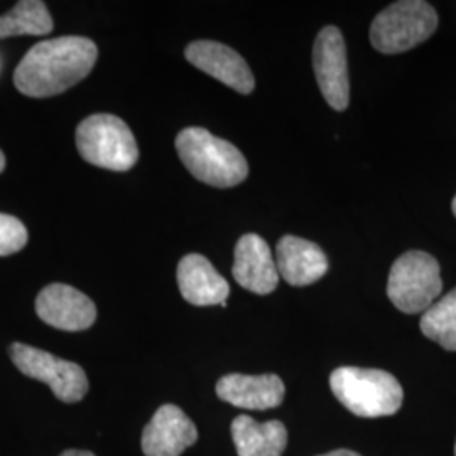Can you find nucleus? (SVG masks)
<instances>
[{
    "instance_id": "nucleus-8",
    "label": "nucleus",
    "mask_w": 456,
    "mask_h": 456,
    "mask_svg": "<svg viewBox=\"0 0 456 456\" xmlns=\"http://www.w3.org/2000/svg\"><path fill=\"white\" fill-rule=\"evenodd\" d=\"M313 68L316 82L328 105L338 112L345 110L350 102V82L346 46L338 28H323L313 48Z\"/></svg>"
},
{
    "instance_id": "nucleus-11",
    "label": "nucleus",
    "mask_w": 456,
    "mask_h": 456,
    "mask_svg": "<svg viewBox=\"0 0 456 456\" xmlns=\"http://www.w3.org/2000/svg\"><path fill=\"white\" fill-rule=\"evenodd\" d=\"M196 440L193 421L178 406L164 404L144 428L142 452L146 456H180Z\"/></svg>"
},
{
    "instance_id": "nucleus-4",
    "label": "nucleus",
    "mask_w": 456,
    "mask_h": 456,
    "mask_svg": "<svg viewBox=\"0 0 456 456\" xmlns=\"http://www.w3.org/2000/svg\"><path fill=\"white\" fill-rule=\"evenodd\" d=\"M77 149L86 163L110 171H129L139 161L135 137L117 115L86 117L77 127Z\"/></svg>"
},
{
    "instance_id": "nucleus-22",
    "label": "nucleus",
    "mask_w": 456,
    "mask_h": 456,
    "mask_svg": "<svg viewBox=\"0 0 456 456\" xmlns=\"http://www.w3.org/2000/svg\"><path fill=\"white\" fill-rule=\"evenodd\" d=\"M4 169H5V156H4V152L0 151V175H2Z\"/></svg>"
},
{
    "instance_id": "nucleus-2",
    "label": "nucleus",
    "mask_w": 456,
    "mask_h": 456,
    "mask_svg": "<svg viewBox=\"0 0 456 456\" xmlns=\"http://www.w3.org/2000/svg\"><path fill=\"white\" fill-rule=\"evenodd\" d=\"M176 151L196 180L215 188L237 186L248 176L244 154L207 129H183L176 137Z\"/></svg>"
},
{
    "instance_id": "nucleus-21",
    "label": "nucleus",
    "mask_w": 456,
    "mask_h": 456,
    "mask_svg": "<svg viewBox=\"0 0 456 456\" xmlns=\"http://www.w3.org/2000/svg\"><path fill=\"white\" fill-rule=\"evenodd\" d=\"M60 456H95L90 452H83V450H68L65 453H61Z\"/></svg>"
},
{
    "instance_id": "nucleus-3",
    "label": "nucleus",
    "mask_w": 456,
    "mask_h": 456,
    "mask_svg": "<svg viewBox=\"0 0 456 456\" xmlns=\"http://www.w3.org/2000/svg\"><path fill=\"white\" fill-rule=\"evenodd\" d=\"M330 387L343 406L360 418L392 416L404 399L399 380L377 369L340 367L330 375Z\"/></svg>"
},
{
    "instance_id": "nucleus-13",
    "label": "nucleus",
    "mask_w": 456,
    "mask_h": 456,
    "mask_svg": "<svg viewBox=\"0 0 456 456\" xmlns=\"http://www.w3.org/2000/svg\"><path fill=\"white\" fill-rule=\"evenodd\" d=\"M178 286L181 296L193 306H227V297L230 294L225 277L220 276L201 254H188L178 264Z\"/></svg>"
},
{
    "instance_id": "nucleus-16",
    "label": "nucleus",
    "mask_w": 456,
    "mask_h": 456,
    "mask_svg": "<svg viewBox=\"0 0 456 456\" xmlns=\"http://www.w3.org/2000/svg\"><path fill=\"white\" fill-rule=\"evenodd\" d=\"M232 438L239 456H281L288 444V431L281 421L257 423L239 416L232 423Z\"/></svg>"
},
{
    "instance_id": "nucleus-18",
    "label": "nucleus",
    "mask_w": 456,
    "mask_h": 456,
    "mask_svg": "<svg viewBox=\"0 0 456 456\" xmlns=\"http://www.w3.org/2000/svg\"><path fill=\"white\" fill-rule=\"evenodd\" d=\"M419 328L426 338L456 352V288L424 311Z\"/></svg>"
},
{
    "instance_id": "nucleus-14",
    "label": "nucleus",
    "mask_w": 456,
    "mask_h": 456,
    "mask_svg": "<svg viewBox=\"0 0 456 456\" xmlns=\"http://www.w3.org/2000/svg\"><path fill=\"white\" fill-rule=\"evenodd\" d=\"M286 394L284 382L274 374H230L222 377L216 384V395L235 408H277Z\"/></svg>"
},
{
    "instance_id": "nucleus-10",
    "label": "nucleus",
    "mask_w": 456,
    "mask_h": 456,
    "mask_svg": "<svg viewBox=\"0 0 456 456\" xmlns=\"http://www.w3.org/2000/svg\"><path fill=\"white\" fill-rule=\"evenodd\" d=\"M184 56L198 69L242 95L252 94L256 86L254 75L244 58L222 43L195 41L188 45Z\"/></svg>"
},
{
    "instance_id": "nucleus-7",
    "label": "nucleus",
    "mask_w": 456,
    "mask_h": 456,
    "mask_svg": "<svg viewBox=\"0 0 456 456\" xmlns=\"http://www.w3.org/2000/svg\"><path fill=\"white\" fill-rule=\"evenodd\" d=\"M11 359L17 369L39 382L48 384L53 394L68 404L80 403L88 392V379L78 363L58 359L26 343H12Z\"/></svg>"
},
{
    "instance_id": "nucleus-5",
    "label": "nucleus",
    "mask_w": 456,
    "mask_h": 456,
    "mask_svg": "<svg viewBox=\"0 0 456 456\" xmlns=\"http://www.w3.org/2000/svg\"><path fill=\"white\" fill-rule=\"evenodd\" d=\"M438 28L435 7L423 0H401L386 7L370 26V43L384 54H399L424 43Z\"/></svg>"
},
{
    "instance_id": "nucleus-20",
    "label": "nucleus",
    "mask_w": 456,
    "mask_h": 456,
    "mask_svg": "<svg viewBox=\"0 0 456 456\" xmlns=\"http://www.w3.org/2000/svg\"><path fill=\"white\" fill-rule=\"evenodd\" d=\"M320 456H360L359 453H355V452H350V450H337V452H330V453H325V455Z\"/></svg>"
},
{
    "instance_id": "nucleus-19",
    "label": "nucleus",
    "mask_w": 456,
    "mask_h": 456,
    "mask_svg": "<svg viewBox=\"0 0 456 456\" xmlns=\"http://www.w3.org/2000/svg\"><path fill=\"white\" fill-rule=\"evenodd\" d=\"M29 240L26 225L12 215L0 213V257L22 250Z\"/></svg>"
},
{
    "instance_id": "nucleus-6",
    "label": "nucleus",
    "mask_w": 456,
    "mask_h": 456,
    "mask_svg": "<svg viewBox=\"0 0 456 456\" xmlns=\"http://www.w3.org/2000/svg\"><path fill=\"white\" fill-rule=\"evenodd\" d=\"M443 281L438 261L421 250L403 254L392 264L387 294L392 305L403 313H424L440 296Z\"/></svg>"
},
{
    "instance_id": "nucleus-1",
    "label": "nucleus",
    "mask_w": 456,
    "mask_h": 456,
    "mask_svg": "<svg viewBox=\"0 0 456 456\" xmlns=\"http://www.w3.org/2000/svg\"><path fill=\"white\" fill-rule=\"evenodd\" d=\"M97 45L83 36H63L34 45L14 71L26 97H54L85 80L97 63Z\"/></svg>"
},
{
    "instance_id": "nucleus-9",
    "label": "nucleus",
    "mask_w": 456,
    "mask_h": 456,
    "mask_svg": "<svg viewBox=\"0 0 456 456\" xmlns=\"http://www.w3.org/2000/svg\"><path fill=\"white\" fill-rule=\"evenodd\" d=\"M36 313L46 325L63 331L88 330L97 320L95 303L68 284H49L36 297Z\"/></svg>"
},
{
    "instance_id": "nucleus-23",
    "label": "nucleus",
    "mask_w": 456,
    "mask_h": 456,
    "mask_svg": "<svg viewBox=\"0 0 456 456\" xmlns=\"http://www.w3.org/2000/svg\"><path fill=\"white\" fill-rule=\"evenodd\" d=\"M452 208H453V213H455L456 216V196L453 198V203H452Z\"/></svg>"
},
{
    "instance_id": "nucleus-15",
    "label": "nucleus",
    "mask_w": 456,
    "mask_h": 456,
    "mask_svg": "<svg viewBox=\"0 0 456 456\" xmlns=\"http://www.w3.org/2000/svg\"><path fill=\"white\" fill-rule=\"evenodd\" d=\"M279 277L291 286H310L328 273V259L320 245L286 235L276 247Z\"/></svg>"
},
{
    "instance_id": "nucleus-17",
    "label": "nucleus",
    "mask_w": 456,
    "mask_h": 456,
    "mask_svg": "<svg viewBox=\"0 0 456 456\" xmlns=\"http://www.w3.org/2000/svg\"><path fill=\"white\" fill-rule=\"evenodd\" d=\"M54 22L48 7L41 0H20L0 16V39L14 36H46L53 33Z\"/></svg>"
},
{
    "instance_id": "nucleus-24",
    "label": "nucleus",
    "mask_w": 456,
    "mask_h": 456,
    "mask_svg": "<svg viewBox=\"0 0 456 456\" xmlns=\"http://www.w3.org/2000/svg\"><path fill=\"white\" fill-rule=\"evenodd\" d=\"M455 456H456V446H455Z\"/></svg>"
},
{
    "instance_id": "nucleus-12",
    "label": "nucleus",
    "mask_w": 456,
    "mask_h": 456,
    "mask_svg": "<svg viewBox=\"0 0 456 456\" xmlns=\"http://www.w3.org/2000/svg\"><path fill=\"white\" fill-rule=\"evenodd\" d=\"M232 273L233 279L250 293L271 294L279 282V271L271 247L256 233H245L239 239Z\"/></svg>"
}]
</instances>
